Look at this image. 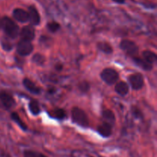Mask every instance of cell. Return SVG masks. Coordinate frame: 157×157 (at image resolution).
Instances as JSON below:
<instances>
[{
    "instance_id": "cell-1",
    "label": "cell",
    "mask_w": 157,
    "mask_h": 157,
    "mask_svg": "<svg viewBox=\"0 0 157 157\" xmlns=\"http://www.w3.org/2000/svg\"><path fill=\"white\" fill-rule=\"evenodd\" d=\"M2 28L6 36L12 39L16 38L19 34L18 26L8 16H4L2 18Z\"/></svg>"
},
{
    "instance_id": "cell-2",
    "label": "cell",
    "mask_w": 157,
    "mask_h": 157,
    "mask_svg": "<svg viewBox=\"0 0 157 157\" xmlns=\"http://www.w3.org/2000/svg\"><path fill=\"white\" fill-rule=\"evenodd\" d=\"M71 119L73 123L81 127L87 128L90 125V120L86 112L78 107H74L72 109Z\"/></svg>"
},
{
    "instance_id": "cell-3",
    "label": "cell",
    "mask_w": 157,
    "mask_h": 157,
    "mask_svg": "<svg viewBox=\"0 0 157 157\" xmlns=\"http://www.w3.org/2000/svg\"><path fill=\"white\" fill-rule=\"evenodd\" d=\"M101 77L107 85H113L119 78V73L113 68H106L101 72Z\"/></svg>"
},
{
    "instance_id": "cell-4",
    "label": "cell",
    "mask_w": 157,
    "mask_h": 157,
    "mask_svg": "<svg viewBox=\"0 0 157 157\" xmlns=\"http://www.w3.org/2000/svg\"><path fill=\"white\" fill-rule=\"evenodd\" d=\"M120 47L125 53L129 55H135L139 52V47L133 41L128 39H124L120 43Z\"/></svg>"
},
{
    "instance_id": "cell-5",
    "label": "cell",
    "mask_w": 157,
    "mask_h": 157,
    "mask_svg": "<svg viewBox=\"0 0 157 157\" xmlns=\"http://www.w3.org/2000/svg\"><path fill=\"white\" fill-rule=\"evenodd\" d=\"M16 50L18 54L21 56H26L30 55L33 51V45L30 41L21 39L17 44Z\"/></svg>"
},
{
    "instance_id": "cell-6",
    "label": "cell",
    "mask_w": 157,
    "mask_h": 157,
    "mask_svg": "<svg viewBox=\"0 0 157 157\" xmlns=\"http://www.w3.org/2000/svg\"><path fill=\"white\" fill-rule=\"evenodd\" d=\"M129 83L134 90H140L144 86V78L142 74L136 72L128 77Z\"/></svg>"
},
{
    "instance_id": "cell-7",
    "label": "cell",
    "mask_w": 157,
    "mask_h": 157,
    "mask_svg": "<svg viewBox=\"0 0 157 157\" xmlns=\"http://www.w3.org/2000/svg\"><path fill=\"white\" fill-rule=\"evenodd\" d=\"M0 101L6 109H10L15 105V99L12 95L6 90L0 92Z\"/></svg>"
},
{
    "instance_id": "cell-8",
    "label": "cell",
    "mask_w": 157,
    "mask_h": 157,
    "mask_svg": "<svg viewBox=\"0 0 157 157\" xmlns=\"http://www.w3.org/2000/svg\"><path fill=\"white\" fill-rule=\"evenodd\" d=\"M28 13H29V21L30 22L32 26H38L39 25L41 21L39 12L35 6H29L28 9Z\"/></svg>"
},
{
    "instance_id": "cell-9",
    "label": "cell",
    "mask_w": 157,
    "mask_h": 157,
    "mask_svg": "<svg viewBox=\"0 0 157 157\" xmlns=\"http://www.w3.org/2000/svg\"><path fill=\"white\" fill-rule=\"evenodd\" d=\"M19 34L21 39L31 42L35 38V31L32 26H25L22 27V29L19 32Z\"/></svg>"
},
{
    "instance_id": "cell-10",
    "label": "cell",
    "mask_w": 157,
    "mask_h": 157,
    "mask_svg": "<svg viewBox=\"0 0 157 157\" xmlns=\"http://www.w3.org/2000/svg\"><path fill=\"white\" fill-rule=\"evenodd\" d=\"M12 15H13V18L19 22L25 23L29 21L28 11H25L21 8H15L12 12Z\"/></svg>"
},
{
    "instance_id": "cell-11",
    "label": "cell",
    "mask_w": 157,
    "mask_h": 157,
    "mask_svg": "<svg viewBox=\"0 0 157 157\" xmlns=\"http://www.w3.org/2000/svg\"><path fill=\"white\" fill-rule=\"evenodd\" d=\"M23 85H24L25 87L31 93L35 94V95H38V94L41 93V88L38 87L34 82H32V80L29 79V78H25L24 79H23Z\"/></svg>"
},
{
    "instance_id": "cell-12",
    "label": "cell",
    "mask_w": 157,
    "mask_h": 157,
    "mask_svg": "<svg viewBox=\"0 0 157 157\" xmlns=\"http://www.w3.org/2000/svg\"><path fill=\"white\" fill-rule=\"evenodd\" d=\"M112 127L113 126H111L109 123H104L102 124H101L100 126H98V132H99V134H101L103 137H109L112 134Z\"/></svg>"
},
{
    "instance_id": "cell-13",
    "label": "cell",
    "mask_w": 157,
    "mask_h": 157,
    "mask_svg": "<svg viewBox=\"0 0 157 157\" xmlns=\"http://www.w3.org/2000/svg\"><path fill=\"white\" fill-rule=\"evenodd\" d=\"M115 91L120 95H126L129 92V85L124 81L118 82L115 86Z\"/></svg>"
},
{
    "instance_id": "cell-14",
    "label": "cell",
    "mask_w": 157,
    "mask_h": 157,
    "mask_svg": "<svg viewBox=\"0 0 157 157\" xmlns=\"http://www.w3.org/2000/svg\"><path fill=\"white\" fill-rule=\"evenodd\" d=\"M102 117L104 122L109 123L111 126H113L116 121V118H115V115L113 112L110 109H105L102 112Z\"/></svg>"
},
{
    "instance_id": "cell-15",
    "label": "cell",
    "mask_w": 157,
    "mask_h": 157,
    "mask_svg": "<svg viewBox=\"0 0 157 157\" xmlns=\"http://www.w3.org/2000/svg\"><path fill=\"white\" fill-rule=\"evenodd\" d=\"M132 58H133V61L134 62L135 64L139 66V67H140L142 69H144V70L150 71L153 69V65L148 63L144 58H138V57H133Z\"/></svg>"
},
{
    "instance_id": "cell-16",
    "label": "cell",
    "mask_w": 157,
    "mask_h": 157,
    "mask_svg": "<svg viewBox=\"0 0 157 157\" xmlns=\"http://www.w3.org/2000/svg\"><path fill=\"white\" fill-rule=\"evenodd\" d=\"M97 48H98L100 51H101V52H104V53L106 54H111L113 51V47L111 46V45L105 41L98 42L97 43Z\"/></svg>"
},
{
    "instance_id": "cell-17",
    "label": "cell",
    "mask_w": 157,
    "mask_h": 157,
    "mask_svg": "<svg viewBox=\"0 0 157 157\" xmlns=\"http://www.w3.org/2000/svg\"><path fill=\"white\" fill-rule=\"evenodd\" d=\"M143 57H144V59L145 61H147V62L152 65L156 62L157 60L156 54L154 52L150 50L144 51L143 52Z\"/></svg>"
},
{
    "instance_id": "cell-18",
    "label": "cell",
    "mask_w": 157,
    "mask_h": 157,
    "mask_svg": "<svg viewBox=\"0 0 157 157\" xmlns=\"http://www.w3.org/2000/svg\"><path fill=\"white\" fill-rule=\"evenodd\" d=\"M29 108L30 112L34 115H38L41 112V108H40L39 103L36 99L30 100L29 103Z\"/></svg>"
},
{
    "instance_id": "cell-19",
    "label": "cell",
    "mask_w": 157,
    "mask_h": 157,
    "mask_svg": "<svg viewBox=\"0 0 157 157\" xmlns=\"http://www.w3.org/2000/svg\"><path fill=\"white\" fill-rule=\"evenodd\" d=\"M50 116L57 119H63L66 118V112L63 109H55L49 112Z\"/></svg>"
},
{
    "instance_id": "cell-20",
    "label": "cell",
    "mask_w": 157,
    "mask_h": 157,
    "mask_svg": "<svg viewBox=\"0 0 157 157\" xmlns=\"http://www.w3.org/2000/svg\"><path fill=\"white\" fill-rule=\"evenodd\" d=\"M11 117H12V119L19 126V127L21 128V129H22L23 130H26V129H27V126H26L25 123L21 119L19 115H18L17 112H12V113L11 114Z\"/></svg>"
},
{
    "instance_id": "cell-21",
    "label": "cell",
    "mask_w": 157,
    "mask_h": 157,
    "mask_svg": "<svg viewBox=\"0 0 157 157\" xmlns=\"http://www.w3.org/2000/svg\"><path fill=\"white\" fill-rule=\"evenodd\" d=\"M1 44L2 49L6 51H10L13 48V43L11 42L10 38L9 37H3L1 40Z\"/></svg>"
},
{
    "instance_id": "cell-22",
    "label": "cell",
    "mask_w": 157,
    "mask_h": 157,
    "mask_svg": "<svg viewBox=\"0 0 157 157\" xmlns=\"http://www.w3.org/2000/svg\"><path fill=\"white\" fill-rule=\"evenodd\" d=\"M23 156L24 157H48L44 154L41 152H37L33 150H25L23 152Z\"/></svg>"
},
{
    "instance_id": "cell-23",
    "label": "cell",
    "mask_w": 157,
    "mask_h": 157,
    "mask_svg": "<svg viewBox=\"0 0 157 157\" xmlns=\"http://www.w3.org/2000/svg\"><path fill=\"white\" fill-rule=\"evenodd\" d=\"M32 62L38 65H43L45 62V57L40 53H36L33 55L32 57Z\"/></svg>"
},
{
    "instance_id": "cell-24",
    "label": "cell",
    "mask_w": 157,
    "mask_h": 157,
    "mask_svg": "<svg viewBox=\"0 0 157 157\" xmlns=\"http://www.w3.org/2000/svg\"><path fill=\"white\" fill-rule=\"evenodd\" d=\"M60 27V24L58 22L55 21H52V22H49L47 24V28L48 29V31H50L51 32H56L59 30Z\"/></svg>"
},
{
    "instance_id": "cell-25",
    "label": "cell",
    "mask_w": 157,
    "mask_h": 157,
    "mask_svg": "<svg viewBox=\"0 0 157 157\" xmlns=\"http://www.w3.org/2000/svg\"><path fill=\"white\" fill-rule=\"evenodd\" d=\"M78 87H79V89L82 92H88L89 89H90V85H89V83L87 82L83 81L81 83H79Z\"/></svg>"
},
{
    "instance_id": "cell-26",
    "label": "cell",
    "mask_w": 157,
    "mask_h": 157,
    "mask_svg": "<svg viewBox=\"0 0 157 157\" xmlns=\"http://www.w3.org/2000/svg\"><path fill=\"white\" fill-rule=\"evenodd\" d=\"M133 111H135V112H136V113H134L135 116H136V118H140V117H143L142 113H141L139 109H137V108H136V107H133Z\"/></svg>"
},
{
    "instance_id": "cell-27",
    "label": "cell",
    "mask_w": 157,
    "mask_h": 157,
    "mask_svg": "<svg viewBox=\"0 0 157 157\" xmlns=\"http://www.w3.org/2000/svg\"><path fill=\"white\" fill-rule=\"evenodd\" d=\"M113 2H114L115 3H117V4H124L126 2V0H112Z\"/></svg>"
},
{
    "instance_id": "cell-28",
    "label": "cell",
    "mask_w": 157,
    "mask_h": 157,
    "mask_svg": "<svg viewBox=\"0 0 157 157\" xmlns=\"http://www.w3.org/2000/svg\"><path fill=\"white\" fill-rule=\"evenodd\" d=\"M55 68H56L57 70H61V69H62L63 66H62V65L58 64V65H56V66H55Z\"/></svg>"
},
{
    "instance_id": "cell-29",
    "label": "cell",
    "mask_w": 157,
    "mask_h": 157,
    "mask_svg": "<svg viewBox=\"0 0 157 157\" xmlns=\"http://www.w3.org/2000/svg\"><path fill=\"white\" fill-rule=\"evenodd\" d=\"M55 89H54V88H52V89H48V92H50V93H54V92H55Z\"/></svg>"
},
{
    "instance_id": "cell-30",
    "label": "cell",
    "mask_w": 157,
    "mask_h": 157,
    "mask_svg": "<svg viewBox=\"0 0 157 157\" xmlns=\"http://www.w3.org/2000/svg\"><path fill=\"white\" fill-rule=\"evenodd\" d=\"M2 28V18H0V29Z\"/></svg>"
},
{
    "instance_id": "cell-31",
    "label": "cell",
    "mask_w": 157,
    "mask_h": 157,
    "mask_svg": "<svg viewBox=\"0 0 157 157\" xmlns=\"http://www.w3.org/2000/svg\"><path fill=\"white\" fill-rule=\"evenodd\" d=\"M8 157H9V156H8Z\"/></svg>"
}]
</instances>
